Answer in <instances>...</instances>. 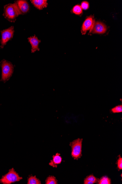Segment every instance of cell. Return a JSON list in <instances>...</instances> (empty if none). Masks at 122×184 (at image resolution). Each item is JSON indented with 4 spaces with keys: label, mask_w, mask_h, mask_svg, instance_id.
<instances>
[{
    "label": "cell",
    "mask_w": 122,
    "mask_h": 184,
    "mask_svg": "<svg viewBox=\"0 0 122 184\" xmlns=\"http://www.w3.org/2000/svg\"><path fill=\"white\" fill-rule=\"evenodd\" d=\"M46 184H57V181L53 176H49L45 181Z\"/></svg>",
    "instance_id": "cell-13"
},
{
    "label": "cell",
    "mask_w": 122,
    "mask_h": 184,
    "mask_svg": "<svg viewBox=\"0 0 122 184\" xmlns=\"http://www.w3.org/2000/svg\"><path fill=\"white\" fill-rule=\"evenodd\" d=\"M98 183L99 184H111V181L109 178L105 176V177H102L100 179H99Z\"/></svg>",
    "instance_id": "cell-14"
},
{
    "label": "cell",
    "mask_w": 122,
    "mask_h": 184,
    "mask_svg": "<svg viewBox=\"0 0 122 184\" xmlns=\"http://www.w3.org/2000/svg\"><path fill=\"white\" fill-rule=\"evenodd\" d=\"M23 179L13 168L10 169L8 173L3 176L0 179V182L3 184H11Z\"/></svg>",
    "instance_id": "cell-2"
},
{
    "label": "cell",
    "mask_w": 122,
    "mask_h": 184,
    "mask_svg": "<svg viewBox=\"0 0 122 184\" xmlns=\"http://www.w3.org/2000/svg\"><path fill=\"white\" fill-rule=\"evenodd\" d=\"M107 29V28L105 24L101 22H95L90 33L102 34L105 33Z\"/></svg>",
    "instance_id": "cell-7"
},
{
    "label": "cell",
    "mask_w": 122,
    "mask_h": 184,
    "mask_svg": "<svg viewBox=\"0 0 122 184\" xmlns=\"http://www.w3.org/2000/svg\"><path fill=\"white\" fill-rule=\"evenodd\" d=\"M28 39L32 46V52L34 53L37 51H39V45L41 41L39 40L35 35L29 38Z\"/></svg>",
    "instance_id": "cell-9"
},
{
    "label": "cell",
    "mask_w": 122,
    "mask_h": 184,
    "mask_svg": "<svg viewBox=\"0 0 122 184\" xmlns=\"http://www.w3.org/2000/svg\"><path fill=\"white\" fill-rule=\"evenodd\" d=\"M84 184H93L94 183L93 182L89 181V180L85 179L84 182Z\"/></svg>",
    "instance_id": "cell-20"
},
{
    "label": "cell",
    "mask_w": 122,
    "mask_h": 184,
    "mask_svg": "<svg viewBox=\"0 0 122 184\" xmlns=\"http://www.w3.org/2000/svg\"><path fill=\"white\" fill-rule=\"evenodd\" d=\"M61 154L57 153L55 155L53 156V159L51 160L49 165L53 168H57V165L61 163L62 158L60 156Z\"/></svg>",
    "instance_id": "cell-10"
},
{
    "label": "cell",
    "mask_w": 122,
    "mask_h": 184,
    "mask_svg": "<svg viewBox=\"0 0 122 184\" xmlns=\"http://www.w3.org/2000/svg\"><path fill=\"white\" fill-rule=\"evenodd\" d=\"M2 75L1 81L6 82L9 79L13 73L14 68L12 64L4 60L2 61Z\"/></svg>",
    "instance_id": "cell-4"
},
{
    "label": "cell",
    "mask_w": 122,
    "mask_h": 184,
    "mask_svg": "<svg viewBox=\"0 0 122 184\" xmlns=\"http://www.w3.org/2000/svg\"><path fill=\"white\" fill-rule=\"evenodd\" d=\"M81 7L82 9L87 10L89 7V3L86 1H84L82 3Z\"/></svg>",
    "instance_id": "cell-18"
},
{
    "label": "cell",
    "mask_w": 122,
    "mask_h": 184,
    "mask_svg": "<svg viewBox=\"0 0 122 184\" xmlns=\"http://www.w3.org/2000/svg\"><path fill=\"white\" fill-rule=\"evenodd\" d=\"M14 32L15 31L13 26H11L8 29L1 31L2 38L1 47L2 48H3L7 42L13 38Z\"/></svg>",
    "instance_id": "cell-5"
},
{
    "label": "cell",
    "mask_w": 122,
    "mask_h": 184,
    "mask_svg": "<svg viewBox=\"0 0 122 184\" xmlns=\"http://www.w3.org/2000/svg\"><path fill=\"white\" fill-rule=\"evenodd\" d=\"M117 168L119 170L122 169V158L120 157L117 162Z\"/></svg>",
    "instance_id": "cell-19"
},
{
    "label": "cell",
    "mask_w": 122,
    "mask_h": 184,
    "mask_svg": "<svg viewBox=\"0 0 122 184\" xmlns=\"http://www.w3.org/2000/svg\"><path fill=\"white\" fill-rule=\"evenodd\" d=\"M73 12L76 15H79L82 13V9L81 6L77 5L73 7Z\"/></svg>",
    "instance_id": "cell-15"
},
{
    "label": "cell",
    "mask_w": 122,
    "mask_h": 184,
    "mask_svg": "<svg viewBox=\"0 0 122 184\" xmlns=\"http://www.w3.org/2000/svg\"><path fill=\"white\" fill-rule=\"evenodd\" d=\"M28 184H41V182L36 177V176H31L28 179Z\"/></svg>",
    "instance_id": "cell-12"
},
{
    "label": "cell",
    "mask_w": 122,
    "mask_h": 184,
    "mask_svg": "<svg viewBox=\"0 0 122 184\" xmlns=\"http://www.w3.org/2000/svg\"><path fill=\"white\" fill-rule=\"evenodd\" d=\"M20 15H24L29 11V6L27 2L23 0H19L15 2Z\"/></svg>",
    "instance_id": "cell-8"
},
{
    "label": "cell",
    "mask_w": 122,
    "mask_h": 184,
    "mask_svg": "<svg viewBox=\"0 0 122 184\" xmlns=\"http://www.w3.org/2000/svg\"><path fill=\"white\" fill-rule=\"evenodd\" d=\"M111 112L112 113H117L122 112V105H119L113 107L111 110Z\"/></svg>",
    "instance_id": "cell-16"
},
{
    "label": "cell",
    "mask_w": 122,
    "mask_h": 184,
    "mask_svg": "<svg viewBox=\"0 0 122 184\" xmlns=\"http://www.w3.org/2000/svg\"><path fill=\"white\" fill-rule=\"evenodd\" d=\"M83 139L78 138L70 143L71 147L72 157L74 159L78 160L82 156V144Z\"/></svg>",
    "instance_id": "cell-3"
},
{
    "label": "cell",
    "mask_w": 122,
    "mask_h": 184,
    "mask_svg": "<svg viewBox=\"0 0 122 184\" xmlns=\"http://www.w3.org/2000/svg\"><path fill=\"white\" fill-rule=\"evenodd\" d=\"M19 15V11L15 3L9 4L4 6L3 15L10 22H15L16 19Z\"/></svg>",
    "instance_id": "cell-1"
},
{
    "label": "cell",
    "mask_w": 122,
    "mask_h": 184,
    "mask_svg": "<svg viewBox=\"0 0 122 184\" xmlns=\"http://www.w3.org/2000/svg\"><path fill=\"white\" fill-rule=\"evenodd\" d=\"M95 22V20L92 16L88 17L84 22L82 27V33L85 34L88 31L90 30V33Z\"/></svg>",
    "instance_id": "cell-6"
},
{
    "label": "cell",
    "mask_w": 122,
    "mask_h": 184,
    "mask_svg": "<svg viewBox=\"0 0 122 184\" xmlns=\"http://www.w3.org/2000/svg\"><path fill=\"white\" fill-rule=\"evenodd\" d=\"M85 179L89 180V181L93 182L94 183H98L99 181V179L92 175L88 176Z\"/></svg>",
    "instance_id": "cell-17"
},
{
    "label": "cell",
    "mask_w": 122,
    "mask_h": 184,
    "mask_svg": "<svg viewBox=\"0 0 122 184\" xmlns=\"http://www.w3.org/2000/svg\"><path fill=\"white\" fill-rule=\"evenodd\" d=\"M31 2L34 6L39 10H42L46 7L48 6L47 1L46 0H33Z\"/></svg>",
    "instance_id": "cell-11"
}]
</instances>
